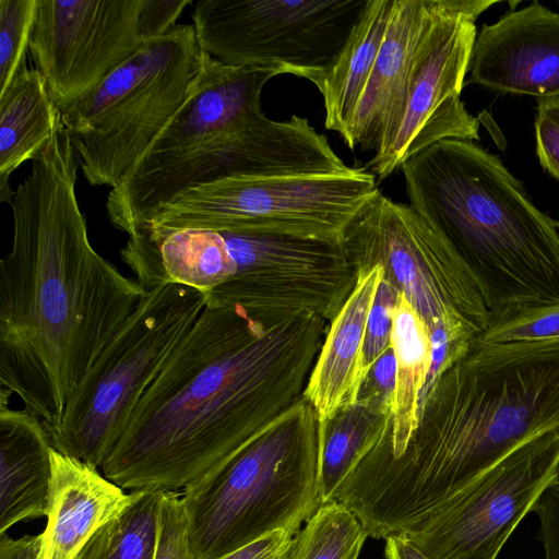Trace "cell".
Masks as SVG:
<instances>
[{"mask_svg":"<svg viewBox=\"0 0 559 559\" xmlns=\"http://www.w3.org/2000/svg\"><path fill=\"white\" fill-rule=\"evenodd\" d=\"M396 388V361L392 345L364 378L357 399L374 402L393 412Z\"/></svg>","mask_w":559,"mask_h":559,"instance_id":"34","label":"cell"},{"mask_svg":"<svg viewBox=\"0 0 559 559\" xmlns=\"http://www.w3.org/2000/svg\"><path fill=\"white\" fill-rule=\"evenodd\" d=\"M384 557L386 559H430L405 535H391L385 538Z\"/></svg>","mask_w":559,"mask_h":559,"instance_id":"39","label":"cell"},{"mask_svg":"<svg viewBox=\"0 0 559 559\" xmlns=\"http://www.w3.org/2000/svg\"><path fill=\"white\" fill-rule=\"evenodd\" d=\"M319 419L304 397L223 466L182 493L194 559H218L321 506Z\"/></svg>","mask_w":559,"mask_h":559,"instance_id":"5","label":"cell"},{"mask_svg":"<svg viewBox=\"0 0 559 559\" xmlns=\"http://www.w3.org/2000/svg\"><path fill=\"white\" fill-rule=\"evenodd\" d=\"M52 477L39 559H76L134 500L98 469L51 449Z\"/></svg>","mask_w":559,"mask_h":559,"instance_id":"19","label":"cell"},{"mask_svg":"<svg viewBox=\"0 0 559 559\" xmlns=\"http://www.w3.org/2000/svg\"><path fill=\"white\" fill-rule=\"evenodd\" d=\"M367 531L340 502L322 503L294 536L287 559H358Z\"/></svg>","mask_w":559,"mask_h":559,"instance_id":"27","label":"cell"},{"mask_svg":"<svg viewBox=\"0 0 559 559\" xmlns=\"http://www.w3.org/2000/svg\"><path fill=\"white\" fill-rule=\"evenodd\" d=\"M393 419V412L374 402L357 399L325 423H319L318 491L322 503L377 444Z\"/></svg>","mask_w":559,"mask_h":559,"instance_id":"26","label":"cell"},{"mask_svg":"<svg viewBox=\"0 0 559 559\" xmlns=\"http://www.w3.org/2000/svg\"><path fill=\"white\" fill-rule=\"evenodd\" d=\"M440 0H393L376 62L355 108L345 143L377 151L393 128L419 43Z\"/></svg>","mask_w":559,"mask_h":559,"instance_id":"18","label":"cell"},{"mask_svg":"<svg viewBox=\"0 0 559 559\" xmlns=\"http://www.w3.org/2000/svg\"><path fill=\"white\" fill-rule=\"evenodd\" d=\"M298 532L277 531L218 559H287Z\"/></svg>","mask_w":559,"mask_h":559,"instance_id":"37","label":"cell"},{"mask_svg":"<svg viewBox=\"0 0 559 559\" xmlns=\"http://www.w3.org/2000/svg\"><path fill=\"white\" fill-rule=\"evenodd\" d=\"M38 0H0V92L26 69Z\"/></svg>","mask_w":559,"mask_h":559,"instance_id":"30","label":"cell"},{"mask_svg":"<svg viewBox=\"0 0 559 559\" xmlns=\"http://www.w3.org/2000/svg\"><path fill=\"white\" fill-rule=\"evenodd\" d=\"M145 0H38L28 51L63 109L147 41Z\"/></svg>","mask_w":559,"mask_h":559,"instance_id":"15","label":"cell"},{"mask_svg":"<svg viewBox=\"0 0 559 559\" xmlns=\"http://www.w3.org/2000/svg\"><path fill=\"white\" fill-rule=\"evenodd\" d=\"M559 427V341L475 338L419 402L400 455L370 451L334 492L368 536L405 534L531 438Z\"/></svg>","mask_w":559,"mask_h":559,"instance_id":"3","label":"cell"},{"mask_svg":"<svg viewBox=\"0 0 559 559\" xmlns=\"http://www.w3.org/2000/svg\"><path fill=\"white\" fill-rule=\"evenodd\" d=\"M392 7L393 0H368L335 60L310 80L323 97L325 129L336 131L344 141L376 62Z\"/></svg>","mask_w":559,"mask_h":559,"instance_id":"24","label":"cell"},{"mask_svg":"<svg viewBox=\"0 0 559 559\" xmlns=\"http://www.w3.org/2000/svg\"><path fill=\"white\" fill-rule=\"evenodd\" d=\"M121 258L145 290L175 283L209 294L236 273L225 238L209 229H181L156 241L138 231L129 236Z\"/></svg>","mask_w":559,"mask_h":559,"instance_id":"22","label":"cell"},{"mask_svg":"<svg viewBox=\"0 0 559 559\" xmlns=\"http://www.w3.org/2000/svg\"><path fill=\"white\" fill-rule=\"evenodd\" d=\"M343 243L356 274L380 265L382 277L405 296L429 333L451 322L479 334L485 330L489 309L476 278L411 205L379 190L349 224Z\"/></svg>","mask_w":559,"mask_h":559,"instance_id":"10","label":"cell"},{"mask_svg":"<svg viewBox=\"0 0 559 559\" xmlns=\"http://www.w3.org/2000/svg\"><path fill=\"white\" fill-rule=\"evenodd\" d=\"M154 559H194L182 496L163 491Z\"/></svg>","mask_w":559,"mask_h":559,"instance_id":"32","label":"cell"},{"mask_svg":"<svg viewBox=\"0 0 559 559\" xmlns=\"http://www.w3.org/2000/svg\"><path fill=\"white\" fill-rule=\"evenodd\" d=\"M130 506L111 522L106 559H154L162 491H135Z\"/></svg>","mask_w":559,"mask_h":559,"instance_id":"28","label":"cell"},{"mask_svg":"<svg viewBox=\"0 0 559 559\" xmlns=\"http://www.w3.org/2000/svg\"><path fill=\"white\" fill-rule=\"evenodd\" d=\"M236 262L235 275L209 301L238 307L274 323L314 313L329 323L352 294L357 274L344 243L269 233H221Z\"/></svg>","mask_w":559,"mask_h":559,"instance_id":"12","label":"cell"},{"mask_svg":"<svg viewBox=\"0 0 559 559\" xmlns=\"http://www.w3.org/2000/svg\"><path fill=\"white\" fill-rule=\"evenodd\" d=\"M368 0H200L191 13L201 49L231 67L311 80L335 60Z\"/></svg>","mask_w":559,"mask_h":559,"instance_id":"11","label":"cell"},{"mask_svg":"<svg viewBox=\"0 0 559 559\" xmlns=\"http://www.w3.org/2000/svg\"><path fill=\"white\" fill-rule=\"evenodd\" d=\"M466 84L534 96H559V13L538 2L484 24Z\"/></svg>","mask_w":559,"mask_h":559,"instance_id":"16","label":"cell"},{"mask_svg":"<svg viewBox=\"0 0 559 559\" xmlns=\"http://www.w3.org/2000/svg\"><path fill=\"white\" fill-rule=\"evenodd\" d=\"M191 3V0H145L142 15L145 39L148 41L171 31L183 9Z\"/></svg>","mask_w":559,"mask_h":559,"instance_id":"36","label":"cell"},{"mask_svg":"<svg viewBox=\"0 0 559 559\" xmlns=\"http://www.w3.org/2000/svg\"><path fill=\"white\" fill-rule=\"evenodd\" d=\"M382 274L380 265L357 273L352 294L329 323L304 393L319 423H325L340 408L357 401L366 324Z\"/></svg>","mask_w":559,"mask_h":559,"instance_id":"21","label":"cell"},{"mask_svg":"<svg viewBox=\"0 0 559 559\" xmlns=\"http://www.w3.org/2000/svg\"><path fill=\"white\" fill-rule=\"evenodd\" d=\"M476 338L485 343L559 341V302L490 312L485 330Z\"/></svg>","mask_w":559,"mask_h":559,"instance_id":"29","label":"cell"},{"mask_svg":"<svg viewBox=\"0 0 559 559\" xmlns=\"http://www.w3.org/2000/svg\"><path fill=\"white\" fill-rule=\"evenodd\" d=\"M378 191L367 167L344 175L227 178L187 190L141 231L153 241L181 229H209L343 242L349 224Z\"/></svg>","mask_w":559,"mask_h":559,"instance_id":"9","label":"cell"},{"mask_svg":"<svg viewBox=\"0 0 559 559\" xmlns=\"http://www.w3.org/2000/svg\"><path fill=\"white\" fill-rule=\"evenodd\" d=\"M111 522L100 528L76 559H106Z\"/></svg>","mask_w":559,"mask_h":559,"instance_id":"40","label":"cell"},{"mask_svg":"<svg viewBox=\"0 0 559 559\" xmlns=\"http://www.w3.org/2000/svg\"><path fill=\"white\" fill-rule=\"evenodd\" d=\"M63 128L61 111L37 69H24L0 92V200L11 202L9 179L35 159Z\"/></svg>","mask_w":559,"mask_h":559,"instance_id":"23","label":"cell"},{"mask_svg":"<svg viewBox=\"0 0 559 559\" xmlns=\"http://www.w3.org/2000/svg\"><path fill=\"white\" fill-rule=\"evenodd\" d=\"M535 134L542 167L559 179V96L538 99Z\"/></svg>","mask_w":559,"mask_h":559,"instance_id":"33","label":"cell"},{"mask_svg":"<svg viewBox=\"0 0 559 559\" xmlns=\"http://www.w3.org/2000/svg\"><path fill=\"white\" fill-rule=\"evenodd\" d=\"M557 227H559V223H557Z\"/></svg>","mask_w":559,"mask_h":559,"instance_id":"41","label":"cell"},{"mask_svg":"<svg viewBox=\"0 0 559 559\" xmlns=\"http://www.w3.org/2000/svg\"><path fill=\"white\" fill-rule=\"evenodd\" d=\"M558 479L559 427L520 444L400 535L430 559H497Z\"/></svg>","mask_w":559,"mask_h":559,"instance_id":"14","label":"cell"},{"mask_svg":"<svg viewBox=\"0 0 559 559\" xmlns=\"http://www.w3.org/2000/svg\"><path fill=\"white\" fill-rule=\"evenodd\" d=\"M328 321L263 323L207 300L146 389L100 471L132 491H177L223 466L295 407Z\"/></svg>","mask_w":559,"mask_h":559,"instance_id":"1","label":"cell"},{"mask_svg":"<svg viewBox=\"0 0 559 559\" xmlns=\"http://www.w3.org/2000/svg\"><path fill=\"white\" fill-rule=\"evenodd\" d=\"M207 299L209 294L175 283L145 290L69 396L59 425L48 432L52 448L100 469L140 399Z\"/></svg>","mask_w":559,"mask_h":559,"instance_id":"8","label":"cell"},{"mask_svg":"<svg viewBox=\"0 0 559 559\" xmlns=\"http://www.w3.org/2000/svg\"><path fill=\"white\" fill-rule=\"evenodd\" d=\"M40 545V534L16 539L7 533L0 534V559H39Z\"/></svg>","mask_w":559,"mask_h":559,"instance_id":"38","label":"cell"},{"mask_svg":"<svg viewBox=\"0 0 559 559\" xmlns=\"http://www.w3.org/2000/svg\"><path fill=\"white\" fill-rule=\"evenodd\" d=\"M496 0H440L417 48L395 123L368 168L384 180L413 155L442 140H478L479 120L461 100L477 17Z\"/></svg>","mask_w":559,"mask_h":559,"instance_id":"13","label":"cell"},{"mask_svg":"<svg viewBox=\"0 0 559 559\" xmlns=\"http://www.w3.org/2000/svg\"><path fill=\"white\" fill-rule=\"evenodd\" d=\"M278 74L271 68L227 66L205 53L190 96L139 162L185 151L235 127L261 110L262 88Z\"/></svg>","mask_w":559,"mask_h":559,"instance_id":"17","label":"cell"},{"mask_svg":"<svg viewBox=\"0 0 559 559\" xmlns=\"http://www.w3.org/2000/svg\"><path fill=\"white\" fill-rule=\"evenodd\" d=\"M409 205L452 246L489 313L559 302V233L496 155L442 140L405 160Z\"/></svg>","mask_w":559,"mask_h":559,"instance_id":"4","label":"cell"},{"mask_svg":"<svg viewBox=\"0 0 559 559\" xmlns=\"http://www.w3.org/2000/svg\"><path fill=\"white\" fill-rule=\"evenodd\" d=\"M13 392L0 390V534L22 521L46 516L52 477L51 442L43 421L12 409Z\"/></svg>","mask_w":559,"mask_h":559,"instance_id":"20","label":"cell"},{"mask_svg":"<svg viewBox=\"0 0 559 559\" xmlns=\"http://www.w3.org/2000/svg\"><path fill=\"white\" fill-rule=\"evenodd\" d=\"M348 167L306 118L275 121L259 110L235 127L166 157L139 162L110 189L111 224L129 236L187 190L227 178L344 175Z\"/></svg>","mask_w":559,"mask_h":559,"instance_id":"7","label":"cell"},{"mask_svg":"<svg viewBox=\"0 0 559 559\" xmlns=\"http://www.w3.org/2000/svg\"><path fill=\"white\" fill-rule=\"evenodd\" d=\"M392 347L396 361L393 419L370 450L384 459L400 455L416 429L420 395L431 366L429 329L402 293L393 310Z\"/></svg>","mask_w":559,"mask_h":559,"instance_id":"25","label":"cell"},{"mask_svg":"<svg viewBox=\"0 0 559 559\" xmlns=\"http://www.w3.org/2000/svg\"><path fill=\"white\" fill-rule=\"evenodd\" d=\"M400 292L386 280L381 278L369 310L365 340L360 356V380L392 345L393 310Z\"/></svg>","mask_w":559,"mask_h":559,"instance_id":"31","label":"cell"},{"mask_svg":"<svg viewBox=\"0 0 559 559\" xmlns=\"http://www.w3.org/2000/svg\"><path fill=\"white\" fill-rule=\"evenodd\" d=\"M204 55L193 26L176 25L60 110L90 185L114 188L132 170L190 96Z\"/></svg>","mask_w":559,"mask_h":559,"instance_id":"6","label":"cell"},{"mask_svg":"<svg viewBox=\"0 0 559 559\" xmlns=\"http://www.w3.org/2000/svg\"><path fill=\"white\" fill-rule=\"evenodd\" d=\"M533 512L539 520L538 538L545 559H559V479L544 491Z\"/></svg>","mask_w":559,"mask_h":559,"instance_id":"35","label":"cell"},{"mask_svg":"<svg viewBox=\"0 0 559 559\" xmlns=\"http://www.w3.org/2000/svg\"><path fill=\"white\" fill-rule=\"evenodd\" d=\"M76 171L62 128L14 191L12 249L0 261V383L47 432L145 294L92 247Z\"/></svg>","mask_w":559,"mask_h":559,"instance_id":"2","label":"cell"}]
</instances>
